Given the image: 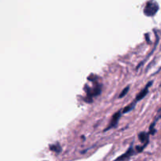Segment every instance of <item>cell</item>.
Masks as SVG:
<instances>
[{
  "instance_id": "6da1fadb",
  "label": "cell",
  "mask_w": 161,
  "mask_h": 161,
  "mask_svg": "<svg viewBox=\"0 0 161 161\" xmlns=\"http://www.w3.org/2000/svg\"><path fill=\"white\" fill-rule=\"evenodd\" d=\"M159 9V6L154 0L149 1L144 9V14L148 17H153L157 14Z\"/></svg>"
},
{
  "instance_id": "3957f363",
  "label": "cell",
  "mask_w": 161,
  "mask_h": 161,
  "mask_svg": "<svg viewBox=\"0 0 161 161\" xmlns=\"http://www.w3.org/2000/svg\"><path fill=\"white\" fill-rule=\"evenodd\" d=\"M122 112L121 111H118L116 112V113H115L114 115L113 116V117H112L111 119V121H110L109 124H108V127H106V128L104 130V131H106V130H110V129L112 128H114V127H116V125L118 124V123H119V118H120L121 115H122Z\"/></svg>"
},
{
  "instance_id": "277c9868",
  "label": "cell",
  "mask_w": 161,
  "mask_h": 161,
  "mask_svg": "<svg viewBox=\"0 0 161 161\" xmlns=\"http://www.w3.org/2000/svg\"><path fill=\"white\" fill-rule=\"evenodd\" d=\"M135 149H134L133 148V146H130V148H129L127 150V152L125 153H124L123 155H121L120 157H119L118 158H116V160H115L114 161H124V160H128L130 157H131L132 156L135 154Z\"/></svg>"
},
{
  "instance_id": "5b68a950",
  "label": "cell",
  "mask_w": 161,
  "mask_h": 161,
  "mask_svg": "<svg viewBox=\"0 0 161 161\" xmlns=\"http://www.w3.org/2000/svg\"><path fill=\"white\" fill-rule=\"evenodd\" d=\"M138 139L143 144V146L146 147L149 142V134L146 132L142 131L138 134Z\"/></svg>"
},
{
  "instance_id": "52a82bcc",
  "label": "cell",
  "mask_w": 161,
  "mask_h": 161,
  "mask_svg": "<svg viewBox=\"0 0 161 161\" xmlns=\"http://www.w3.org/2000/svg\"><path fill=\"white\" fill-rule=\"evenodd\" d=\"M129 90H130V86H126V87L124 88V89L122 91H121L120 94H119V98H122V97H124V96L127 95V93H128Z\"/></svg>"
},
{
  "instance_id": "8992f818",
  "label": "cell",
  "mask_w": 161,
  "mask_h": 161,
  "mask_svg": "<svg viewBox=\"0 0 161 161\" xmlns=\"http://www.w3.org/2000/svg\"><path fill=\"white\" fill-rule=\"evenodd\" d=\"M49 148H50V150L53 151V152L57 153H59L61 152V146L58 144V143H55V144L50 145Z\"/></svg>"
},
{
  "instance_id": "7a4b0ae2",
  "label": "cell",
  "mask_w": 161,
  "mask_h": 161,
  "mask_svg": "<svg viewBox=\"0 0 161 161\" xmlns=\"http://www.w3.org/2000/svg\"><path fill=\"white\" fill-rule=\"evenodd\" d=\"M152 85H153V81L149 82V83H148L146 85V86H145V87L143 88V89L142 90V91H140V92L138 93V94H137L136 97H135V100H134V102H131V103L133 104L134 105H136L137 102H140L142 99L144 98V97H146V95H147L148 93H149V87L152 86Z\"/></svg>"
}]
</instances>
